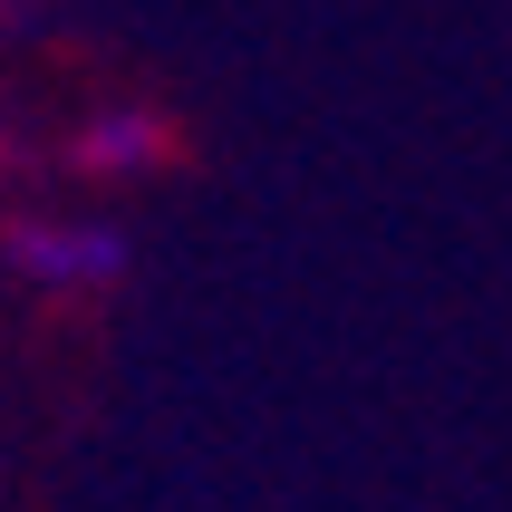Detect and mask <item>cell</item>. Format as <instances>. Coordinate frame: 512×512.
I'll use <instances>...</instances> for the list:
<instances>
[{
  "instance_id": "6da1fadb",
  "label": "cell",
  "mask_w": 512,
  "mask_h": 512,
  "mask_svg": "<svg viewBox=\"0 0 512 512\" xmlns=\"http://www.w3.org/2000/svg\"><path fill=\"white\" fill-rule=\"evenodd\" d=\"M10 261H20L39 290H97V281H116L126 242H116L107 223H20L10 232Z\"/></svg>"
},
{
  "instance_id": "7a4b0ae2",
  "label": "cell",
  "mask_w": 512,
  "mask_h": 512,
  "mask_svg": "<svg viewBox=\"0 0 512 512\" xmlns=\"http://www.w3.org/2000/svg\"><path fill=\"white\" fill-rule=\"evenodd\" d=\"M165 155V126L145 107H107V116H87V136H78V165L87 174H145Z\"/></svg>"
},
{
  "instance_id": "3957f363",
  "label": "cell",
  "mask_w": 512,
  "mask_h": 512,
  "mask_svg": "<svg viewBox=\"0 0 512 512\" xmlns=\"http://www.w3.org/2000/svg\"><path fill=\"white\" fill-rule=\"evenodd\" d=\"M0 165H10V145H0Z\"/></svg>"
}]
</instances>
